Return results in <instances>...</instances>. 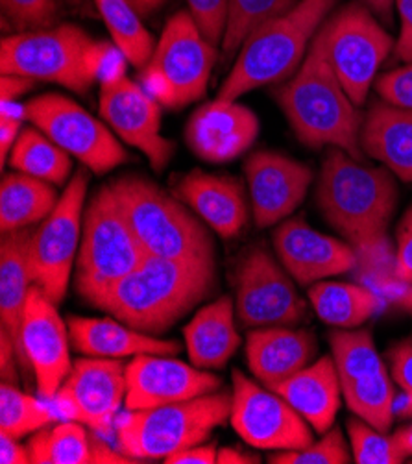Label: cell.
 I'll return each mask as SVG.
<instances>
[{"label":"cell","mask_w":412,"mask_h":464,"mask_svg":"<svg viewBox=\"0 0 412 464\" xmlns=\"http://www.w3.org/2000/svg\"><path fill=\"white\" fill-rule=\"evenodd\" d=\"M126 400V366L120 359H78L54 401L60 419L80 422L101 437H110Z\"/></svg>","instance_id":"cell-16"},{"label":"cell","mask_w":412,"mask_h":464,"mask_svg":"<svg viewBox=\"0 0 412 464\" xmlns=\"http://www.w3.org/2000/svg\"><path fill=\"white\" fill-rule=\"evenodd\" d=\"M87 185V174L81 169L71 178L51 215L41 220L32 234L35 285L54 304L67 295L72 263L80 250Z\"/></svg>","instance_id":"cell-13"},{"label":"cell","mask_w":412,"mask_h":464,"mask_svg":"<svg viewBox=\"0 0 412 464\" xmlns=\"http://www.w3.org/2000/svg\"><path fill=\"white\" fill-rule=\"evenodd\" d=\"M126 3H129L141 17H149L158 12L167 0H126Z\"/></svg>","instance_id":"cell-53"},{"label":"cell","mask_w":412,"mask_h":464,"mask_svg":"<svg viewBox=\"0 0 412 464\" xmlns=\"http://www.w3.org/2000/svg\"><path fill=\"white\" fill-rule=\"evenodd\" d=\"M32 464H128L135 462L101 440L95 431H85L80 422L67 420L41 430L28 440Z\"/></svg>","instance_id":"cell-29"},{"label":"cell","mask_w":412,"mask_h":464,"mask_svg":"<svg viewBox=\"0 0 412 464\" xmlns=\"http://www.w3.org/2000/svg\"><path fill=\"white\" fill-rule=\"evenodd\" d=\"M216 444H196L181 451L172 453L165 459L167 464H215L216 462Z\"/></svg>","instance_id":"cell-46"},{"label":"cell","mask_w":412,"mask_h":464,"mask_svg":"<svg viewBox=\"0 0 412 464\" xmlns=\"http://www.w3.org/2000/svg\"><path fill=\"white\" fill-rule=\"evenodd\" d=\"M113 43L124 53L129 65L145 69L152 60L156 43L145 28L141 15L126 0H93Z\"/></svg>","instance_id":"cell-34"},{"label":"cell","mask_w":412,"mask_h":464,"mask_svg":"<svg viewBox=\"0 0 412 464\" xmlns=\"http://www.w3.org/2000/svg\"><path fill=\"white\" fill-rule=\"evenodd\" d=\"M394 274L405 285H412V206L405 211L396 231Z\"/></svg>","instance_id":"cell-44"},{"label":"cell","mask_w":412,"mask_h":464,"mask_svg":"<svg viewBox=\"0 0 412 464\" xmlns=\"http://www.w3.org/2000/svg\"><path fill=\"white\" fill-rule=\"evenodd\" d=\"M335 6V0H298L287 14L270 19L243 43L218 99L237 101L246 92L283 80L307 56V46Z\"/></svg>","instance_id":"cell-4"},{"label":"cell","mask_w":412,"mask_h":464,"mask_svg":"<svg viewBox=\"0 0 412 464\" xmlns=\"http://www.w3.org/2000/svg\"><path fill=\"white\" fill-rule=\"evenodd\" d=\"M362 3L370 10H374L378 15H381L383 19H390L396 0H362Z\"/></svg>","instance_id":"cell-54"},{"label":"cell","mask_w":412,"mask_h":464,"mask_svg":"<svg viewBox=\"0 0 412 464\" xmlns=\"http://www.w3.org/2000/svg\"><path fill=\"white\" fill-rule=\"evenodd\" d=\"M176 198L187 204L224 239L241 236L248 208L241 183L234 178L193 170L177 181Z\"/></svg>","instance_id":"cell-24"},{"label":"cell","mask_w":412,"mask_h":464,"mask_svg":"<svg viewBox=\"0 0 412 464\" xmlns=\"http://www.w3.org/2000/svg\"><path fill=\"white\" fill-rule=\"evenodd\" d=\"M230 414L232 394L227 392L128 411L115 420L117 448L135 462L165 460L176 451L206 442Z\"/></svg>","instance_id":"cell-6"},{"label":"cell","mask_w":412,"mask_h":464,"mask_svg":"<svg viewBox=\"0 0 412 464\" xmlns=\"http://www.w3.org/2000/svg\"><path fill=\"white\" fill-rule=\"evenodd\" d=\"M394 304H396L399 309H403V311H407L408 314H412V285H407V287L396 296Z\"/></svg>","instance_id":"cell-55"},{"label":"cell","mask_w":412,"mask_h":464,"mask_svg":"<svg viewBox=\"0 0 412 464\" xmlns=\"http://www.w3.org/2000/svg\"><path fill=\"white\" fill-rule=\"evenodd\" d=\"M10 165L17 172L53 185H63L72 167L71 154L37 128H26L21 131L10 154Z\"/></svg>","instance_id":"cell-33"},{"label":"cell","mask_w":412,"mask_h":464,"mask_svg":"<svg viewBox=\"0 0 412 464\" xmlns=\"http://www.w3.org/2000/svg\"><path fill=\"white\" fill-rule=\"evenodd\" d=\"M252 211L259 227L285 220L305 198L312 179L307 165L276 152H255L244 165Z\"/></svg>","instance_id":"cell-21"},{"label":"cell","mask_w":412,"mask_h":464,"mask_svg":"<svg viewBox=\"0 0 412 464\" xmlns=\"http://www.w3.org/2000/svg\"><path fill=\"white\" fill-rule=\"evenodd\" d=\"M318 318L339 330H355L379 309V298L369 289L348 282H318L309 289Z\"/></svg>","instance_id":"cell-32"},{"label":"cell","mask_w":412,"mask_h":464,"mask_svg":"<svg viewBox=\"0 0 412 464\" xmlns=\"http://www.w3.org/2000/svg\"><path fill=\"white\" fill-rule=\"evenodd\" d=\"M128 63L129 62L119 46L108 41H93L87 54L89 72L95 82H101V85L126 78Z\"/></svg>","instance_id":"cell-41"},{"label":"cell","mask_w":412,"mask_h":464,"mask_svg":"<svg viewBox=\"0 0 412 464\" xmlns=\"http://www.w3.org/2000/svg\"><path fill=\"white\" fill-rule=\"evenodd\" d=\"M189 14L196 21L202 34L216 46L222 44L227 12H230V0H187Z\"/></svg>","instance_id":"cell-42"},{"label":"cell","mask_w":412,"mask_h":464,"mask_svg":"<svg viewBox=\"0 0 412 464\" xmlns=\"http://www.w3.org/2000/svg\"><path fill=\"white\" fill-rule=\"evenodd\" d=\"M3 10L17 34L51 28L56 24L60 0H3Z\"/></svg>","instance_id":"cell-39"},{"label":"cell","mask_w":412,"mask_h":464,"mask_svg":"<svg viewBox=\"0 0 412 464\" xmlns=\"http://www.w3.org/2000/svg\"><path fill=\"white\" fill-rule=\"evenodd\" d=\"M216 60L215 44L189 12L165 24L152 60L143 69V87L163 108L179 110L204 97Z\"/></svg>","instance_id":"cell-8"},{"label":"cell","mask_w":412,"mask_h":464,"mask_svg":"<svg viewBox=\"0 0 412 464\" xmlns=\"http://www.w3.org/2000/svg\"><path fill=\"white\" fill-rule=\"evenodd\" d=\"M37 285L30 289L21 341L28 366L35 378L37 392L44 400H54L71 372L69 328L58 309Z\"/></svg>","instance_id":"cell-18"},{"label":"cell","mask_w":412,"mask_h":464,"mask_svg":"<svg viewBox=\"0 0 412 464\" xmlns=\"http://www.w3.org/2000/svg\"><path fill=\"white\" fill-rule=\"evenodd\" d=\"M91 44L93 39L72 24L14 34L0 44V72L87 92L95 83L87 67Z\"/></svg>","instance_id":"cell-9"},{"label":"cell","mask_w":412,"mask_h":464,"mask_svg":"<svg viewBox=\"0 0 412 464\" xmlns=\"http://www.w3.org/2000/svg\"><path fill=\"white\" fill-rule=\"evenodd\" d=\"M67 328L74 350L87 357L122 359L145 353L176 355L181 352L179 343L143 334L117 318L69 316Z\"/></svg>","instance_id":"cell-27"},{"label":"cell","mask_w":412,"mask_h":464,"mask_svg":"<svg viewBox=\"0 0 412 464\" xmlns=\"http://www.w3.org/2000/svg\"><path fill=\"white\" fill-rule=\"evenodd\" d=\"M21 121L23 119L12 115H0V161H3V165L6 163L8 154L14 150V145L23 131Z\"/></svg>","instance_id":"cell-48"},{"label":"cell","mask_w":412,"mask_h":464,"mask_svg":"<svg viewBox=\"0 0 412 464\" xmlns=\"http://www.w3.org/2000/svg\"><path fill=\"white\" fill-rule=\"evenodd\" d=\"M328 60L355 106H362L381 63L394 49L390 34L362 5H350L318 32Z\"/></svg>","instance_id":"cell-10"},{"label":"cell","mask_w":412,"mask_h":464,"mask_svg":"<svg viewBox=\"0 0 412 464\" xmlns=\"http://www.w3.org/2000/svg\"><path fill=\"white\" fill-rule=\"evenodd\" d=\"M101 115L122 141L147 156L154 170H163L174 143L161 133V111L143 85L120 78L101 85Z\"/></svg>","instance_id":"cell-17"},{"label":"cell","mask_w":412,"mask_h":464,"mask_svg":"<svg viewBox=\"0 0 412 464\" xmlns=\"http://www.w3.org/2000/svg\"><path fill=\"white\" fill-rule=\"evenodd\" d=\"M110 188L149 256L215 263L209 229L179 198L143 176H122L110 183Z\"/></svg>","instance_id":"cell-5"},{"label":"cell","mask_w":412,"mask_h":464,"mask_svg":"<svg viewBox=\"0 0 412 464\" xmlns=\"http://www.w3.org/2000/svg\"><path fill=\"white\" fill-rule=\"evenodd\" d=\"M32 234V227L10 231V234H3V243H0V320H3V330L10 335L15 346L24 380L34 376L21 341L28 295L35 285Z\"/></svg>","instance_id":"cell-23"},{"label":"cell","mask_w":412,"mask_h":464,"mask_svg":"<svg viewBox=\"0 0 412 464\" xmlns=\"http://www.w3.org/2000/svg\"><path fill=\"white\" fill-rule=\"evenodd\" d=\"M19 359H17V352L15 346L10 339V335L0 330V376H3L5 383H17L19 382Z\"/></svg>","instance_id":"cell-47"},{"label":"cell","mask_w":412,"mask_h":464,"mask_svg":"<svg viewBox=\"0 0 412 464\" xmlns=\"http://www.w3.org/2000/svg\"><path fill=\"white\" fill-rule=\"evenodd\" d=\"M58 200L53 183L17 170L6 174L0 183V229L10 234L32 227L51 215Z\"/></svg>","instance_id":"cell-31"},{"label":"cell","mask_w":412,"mask_h":464,"mask_svg":"<svg viewBox=\"0 0 412 464\" xmlns=\"http://www.w3.org/2000/svg\"><path fill=\"white\" fill-rule=\"evenodd\" d=\"M34 82L35 80L19 74H3V78H0V97H3V102H15L28 89L34 87Z\"/></svg>","instance_id":"cell-50"},{"label":"cell","mask_w":412,"mask_h":464,"mask_svg":"<svg viewBox=\"0 0 412 464\" xmlns=\"http://www.w3.org/2000/svg\"><path fill=\"white\" fill-rule=\"evenodd\" d=\"M0 462L3 464H30V450L19 444V439L0 433Z\"/></svg>","instance_id":"cell-49"},{"label":"cell","mask_w":412,"mask_h":464,"mask_svg":"<svg viewBox=\"0 0 412 464\" xmlns=\"http://www.w3.org/2000/svg\"><path fill=\"white\" fill-rule=\"evenodd\" d=\"M330 344L348 409L376 430L390 431L396 392L372 334L337 328L330 335Z\"/></svg>","instance_id":"cell-11"},{"label":"cell","mask_w":412,"mask_h":464,"mask_svg":"<svg viewBox=\"0 0 412 464\" xmlns=\"http://www.w3.org/2000/svg\"><path fill=\"white\" fill-rule=\"evenodd\" d=\"M390 376L401 389L396 396L394 414L399 419H412V339L401 341L388 350Z\"/></svg>","instance_id":"cell-40"},{"label":"cell","mask_w":412,"mask_h":464,"mask_svg":"<svg viewBox=\"0 0 412 464\" xmlns=\"http://www.w3.org/2000/svg\"><path fill=\"white\" fill-rule=\"evenodd\" d=\"M149 257L110 185L91 198L76 261V291L91 304Z\"/></svg>","instance_id":"cell-7"},{"label":"cell","mask_w":412,"mask_h":464,"mask_svg":"<svg viewBox=\"0 0 412 464\" xmlns=\"http://www.w3.org/2000/svg\"><path fill=\"white\" fill-rule=\"evenodd\" d=\"M273 248L280 263L300 285H314L326 277L357 268V250L324 236L300 218L282 222L273 231Z\"/></svg>","instance_id":"cell-20"},{"label":"cell","mask_w":412,"mask_h":464,"mask_svg":"<svg viewBox=\"0 0 412 464\" xmlns=\"http://www.w3.org/2000/svg\"><path fill=\"white\" fill-rule=\"evenodd\" d=\"M396 8L399 14V37L396 41V56L410 63L412 62V0H396Z\"/></svg>","instance_id":"cell-45"},{"label":"cell","mask_w":412,"mask_h":464,"mask_svg":"<svg viewBox=\"0 0 412 464\" xmlns=\"http://www.w3.org/2000/svg\"><path fill=\"white\" fill-rule=\"evenodd\" d=\"M24 119L95 174H106L128 158L102 121L63 95L32 99L24 104Z\"/></svg>","instance_id":"cell-12"},{"label":"cell","mask_w":412,"mask_h":464,"mask_svg":"<svg viewBox=\"0 0 412 464\" xmlns=\"http://www.w3.org/2000/svg\"><path fill=\"white\" fill-rule=\"evenodd\" d=\"M215 285V263L149 256L91 305L149 335L167 332Z\"/></svg>","instance_id":"cell-1"},{"label":"cell","mask_w":412,"mask_h":464,"mask_svg":"<svg viewBox=\"0 0 412 464\" xmlns=\"http://www.w3.org/2000/svg\"><path fill=\"white\" fill-rule=\"evenodd\" d=\"M316 350V337L309 330L255 328L246 339V364L257 382L270 389L311 364Z\"/></svg>","instance_id":"cell-25"},{"label":"cell","mask_w":412,"mask_h":464,"mask_svg":"<svg viewBox=\"0 0 412 464\" xmlns=\"http://www.w3.org/2000/svg\"><path fill=\"white\" fill-rule=\"evenodd\" d=\"M376 89L383 101L399 108L412 110V62L381 74L376 80Z\"/></svg>","instance_id":"cell-43"},{"label":"cell","mask_w":412,"mask_h":464,"mask_svg":"<svg viewBox=\"0 0 412 464\" xmlns=\"http://www.w3.org/2000/svg\"><path fill=\"white\" fill-rule=\"evenodd\" d=\"M298 0H230L222 49L225 56L241 51L248 35L270 19H276L296 6Z\"/></svg>","instance_id":"cell-36"},{"label":"cell","mask_w":412,"mask_h":464,"mask_svg":"<svg viewBox=\"0 0 412 464\" xmlns=\"http://www.w3.org/2000/svg\"><path fill=\"white\" fill-rule=\"evenodd\" d=\"M280 106L300 141L311 149H340L362 158V117L333 71L316 34L294 78L280 89Z\"/></svg>","instance_id":"cell-3"},{"label":"cell","mask_w":412,"mask_h":464,"mask_svg":"<svg viewBox=\"0 0 412 464\" xmlns=\"http://www.w3.org/2000/svg\"><path fill=\"white\" fill-rule=\"evenodd\" d=\"M360 149L412 183V110L387 101L374 104L362 121Z\"/></svg>","instance_id":"cell-28"},{"label":"cell","mask_w":412,"mask_h":464,"mask_svg":"<svg viewBox=\"0 0 412 464\" xmlns=\"http://www.w3.org/2000/svg\"><path fill=\"white\" fill-rule=\"evenodd\" d=\"M43 400L21 392L14 383L3 382L0 385V433L23 439L60 419Z\"/></svg>","instance_id":"cell-35"},{"label":"cell","mask_w":412,"mask_h":464,"mask_svg":"<svg viewBox=\"0 0 412 464\" xmlns=\"http://www.w3.org/2000/svg\"><path fill=\"white\" fill-rule=\"evenodd\" d=\"M67 3H71L72 6H80V5L83 3V0H67Z\"/></svg>","instance_id":"cell-56"},{"label":"cell","mask_w":412,"mask_h":464,"mask_svg":"<svg viewBox=\"0 0 412 464\" xmlns=\"http://www.w3.org/2000/svg\"><path fill=\"white\" fill-rule=\"evenodd\" d=\"M320 213L355 250L385 246L398 206V188L388 169L364 165L340 149H331L316 185Z\"/></svg>","instance_id":"cell-2"},{"label":"cell","mask_w":412,"mask_h":464,"mask_svg":"<svg viewBox=\"0 0 412 464\" xmlns=\"http://www.w3.org/2000/svg\"><path fill=\"white\" fill-rule=\"evenodd\" d=\"M220 378L168 355L145 353L126 364L128 411L152 409L216 392Z\"/></svg>","instance_id":"cell-19"},{"label":"cell","mask_w":412,"mask_h":464,"mask_svg":"<svg viewBox=\"0 0 412 464\" xmlns=\"http://www.w3.org/2000/svg\"><path fill=\"white\" fill-rule=\"evenodd\" d=\"M218 464H257L261 462V457L241 451L237 448H222L216 455Z\"/></svg>","instance_id":"cell-51"},{"label":"cell","mask_w":412,"mask_h":464,"mask_svg":"<svg viewBox=\"0 0 412 464\" xmlns=\"http://www.w3.org/2000/svg\"><path fill=\"white\" fill-rule=\"evenodd\" d=\"M353 462L357 464H401L405 455L399 451L392 435L376 430L360 419L348 420Z\"/></svg>","instance_id":"cell-37"},{"label":"cell","mask_w":412,"mask_h":464,"mask_svg":"<svg viewBox=\"0 0 412 464\" xmlns=\"http://www.w3.org/2000/svg\"><path fill=\"white\" fill-rule=\"evenodd\" d=\"M289 276L264 246L246 252L235 274V305L246 328L292 326L305 318V302Z\"/></svg>","instance_id":"cell-15"},{"label":"cell","mask_w":412,"mask_h":464,"mask_svg":"<svg viewBox=\"0 0 412 464\" xmlns=\"http://www.w3.org/2000/svg\"><path fill=\"white\" fill-rule=\"evenodd\" d=\"M392 437H394L399 451L405 455V459L412 457V424L407 426V428L398 430Z\"/></svg>","instance_id":"cell-52"},{"label":"cell","mask_w":412,"mask_h":464,"mask_svg":"<svg viewBox=\"0 0 412 464\" xmlns=\"http://www.w3.org/2000/svg\"><path fill=\"white\" fill-rule=\"evenodd\" d=\"M259 135V119L237 101L215 99L195 111L186 128L187 147L200 160L225 163L244 154Z\"/></svg>","instance_id":"cell-22"},{"label":"cell","mask_w":412,"mask_h":464,"mask_svg":"<svg viewBox=\"0 0 412 464\" xmlns=\"http://www.w3.org/2000/svg\"><path fill=\"white\" fill-rule=\"evenodd\" d=\"M230 420L239 437L259 450H302L312 444V428L278 392L234 370Z\"/></svg>","instance_id":"cell-14"},{"label":"cell","mask_w":412,"mask_h":464,"mask_svg":"<svg viewBox=\"0 0 412 464\" xmlns=\"http://www.w3.org/2000/svg\"><path fill=\"white\" fill-rule=\"evenodd\" d=\"M191 362L204 370L224 368L241 344L234 322V302L222 296L200 309L183 332Z\"/></svg>","instance_id":"cell-30"},{"label":"cell","mask_w":412,"mask_h":464,"mask_svg":"<svg viewBox=\"0 0 412 464\" xmlns=\"http://www.w3.org/2000/svg\"><path fill=\"white\" fill-rule=\"evenodd\" d=\"M353 455L346 446L344 435L339 428H331L318 442L302 450H289L270 455L272 464H346Z\"/></svg>","instance_id":"cell-38"},{"label":"cell","mask_w":412,"mask_h":464,"mask_svg":"<svg viewBox=\"0 0 412 464\" xmlns=\"http://www.w3.org/2000/svg\"><path fill=\"white\" fill-rule=\"evenodd\" d=\"M283 396L309 422L312 431L324 435L335 424L342 387L333 355H324L300 372L270 387Z\"/></svg>","instance_id":"cell-26"}]
</instances>
